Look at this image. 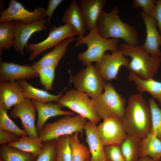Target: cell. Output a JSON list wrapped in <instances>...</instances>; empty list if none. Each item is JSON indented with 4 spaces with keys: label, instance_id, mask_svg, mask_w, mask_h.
<instances>
[{
    "label": "cell",
    "instance_id": "6da1fadb",
    "mask_svg": "<svg viewBox=\"0 0 161 161\" xmlns=\"http://www.w3.org/2000/svg\"><path fill=\"white\" fill-rule=\"evenodd\" d=\"M120 120L127 134L142 139L150 133L151 109L141 94H133L129 97Z\"/></svg>",
    "mask_w": 161,
    "mask_h": 161
},
{
    "label": "cell",
    "instance_id": "7a4b0ae2",
    "mask_svg": "<svg viewBox=\"0 0 161 161\" xmlns=\"http://www.w3.org/2000/svg\"><path fill=\"white\" fill-rule=\"evenodd\" d=\"M118 6L115 5L109 13L103 10L98 19L96 28L99 34L106 39L121 38L127 44L139 45V32L130 24L123 22L119 15Z\"/></svg>",
    "mask_w": 161,
    "mask_h": 161
},
{
    "label": "cell",
    "instance_id": "3957f363",
    "mask_svg": "<svg viewBox=\"0 0 161 161\" xmlns=\"http://www.w3.org/2000/svg\"><path fill=\"white\" fill-rule=\"evenodd\" d=\"M119 49L131 58L126 68L130 72L143 80L153 79L160 66L161 57L151 56L142 45L120 43Z\"/></svg>",
    "mask_w": 161,
    "mask_h": 161
},
{
    "label": "cell",
    "instance_id": "277c9868",
    "mask_svg": "<svg viewBox=\"0 0 161 161\" xmlns=\"http://www.w3.org/2000/svg\"><path fill=\"white\" fill-rule=\"evenodd\" d=\"M89 32L86 36L82 38L77 37L73 47H78L83 44L87 46L86 50L79 53L77 55L78 59L84 65L98 61L107 51L113 52L119 49V39L103 38L99 34L96 28Z\"/></svg>",
    "mask_w": 161,
    "mask_h": 161
},
{
    "label": "cell",
    "instance_id": "5b68a950",
    "mask_svg": "<svg viewBox=\"0 0 161 161\" xmlns=\"http://www.w3.org/2000/svg\"><path fill=\"white\" fill-rule=\"evenodd\" d=\"M104 89V92L94 100L98 114L103 120L112 117L121 120L126 108L125 99L109 82L106 83Z\"/></svg>",
    "mask_w": 161,
    "mask_h": 161
},
{
    "label": "cell",
    "instance_id": "8992f818",
    "mask_svg": "<svg viewBox=\"0 0 161 161\" xmlns=\"http://www.w3.org/2000/svg\"><path fill=\"white\" fill-rule=\"evenodd\" d=\"M72 116L66 115L56 121L46 124L38 132L39 138L42 142H46L62 136L71 135L77 132L82 134L86 119L79 115Z\"/></svg>",
    "mask_w": 161,
    "mask_h": 161
},
{
    "label": "cell",
    "instance_id": "52a82bcc",
    "mask_svg": "<svg viewBox=\"0 0 161 161\" xmlns=\"http://www.w3.org/2000/svg\"><path fill=\"white\" fill-rule=\"evenodd\" d=\"M85 93L74 89H69L57 102L60 106L69 108L96 125L101 118L95 109L94 100Z\"/></svg>",
    "mask_w": 161,
    "mask_h": 161
},
{
    "label": "cell",
    "instance_id": "ba28073f",
    "mask_svg": "<svg viewBox=\"0 0 161 161\" xmlns=\"http://www.w3.org/2000/svg\"><path fill=\"white\" fill-rule=\"evenodd\" d=\"M70 82L77 90L86 93L93 100L102 93L106 83L95 66L91 64H87L85 68L74 75L71 76Z\"/></svg>",
    "mask_w": 161,
    "mask_h": 161
},
{
    "label": "cell",
    "instance_id": "9c48e42d",
    "mask_svg": "<svg viewBox=\"0 0 161 161\" xmlns=\"http://www.w3.org/2000/svg\"><path fill=\"white\" fill-rule=\"evenodd\" d=\"M48 34L47 38L43 41L37 43H30L26 47L28 51L31 52L28 61H33L41 53L55 47L64 40L79 35L75 28L68 24L58 27L53 26Z\"/></svg>",
    "mask_w": 161,
    "mask_h": 161
},
{
    "label": "cell",
    "instance_id": "30bf717a",
    "mask_svg": "<svg viewBox=\"0 0 161 161\" xmlns=\"http://www.w3.org/2000/svg\"><path fill=\"white\" fill-rule=\"evenodd\" d=\"M45 9L35 7L33 11L27 10L23 4L15 0H11L8 7L0 12V23L18 21L24 24H30L43 20Z\"/></svg>",
    "mask_w": 161,
    "mask_h": 161
},
{
    "label": "cell",
    "instance_id": "8fae6325",
    "mask_svg": "<svg viewBox=\"0 0 161 161\" xmlns=\"http://www.w3.org/2000/svg\"><path fill=\"white\" fill-rule=\"evenodd\" d=\"M37 109L33 100L25 98L12 109L10 114L14 118H19L27 135L33 138H39L35 122Z\"/></svg>",
    "mask_w": 161,
    "mask_h": 161
},
{
    "label": "cell",
    "instance_id": "7c38bea8",
    "mask_svg": "<svg viewBox=\"0 0 161 161\" xmlns=\"http://www.w3.org/2000/svg\"><path fill=\"white\" fill-rule=\"evenodd\" d=\"M130 60L118 49L111 55L105 53L95 66L105 81H110L117 78L120 67L126 68Z\"/></svg>",
    "mask_w": 161,
    "mask_h": 161
},
{
    "label": "cell",
    "instance_id": "4fadbf2b",
    "mask_svg": "<svg viewBox=\"0 0 161 161\" xmlns=\"http://www.w3.org/2000/svg\"><path fill=\"white\" fill-rule=\"evenodd\" d=\"M97 127L104 146L120 145L127 135L120 120L117 118L112 117L104 120Z\"/></svg>",
    "mask_w": 161,
    "mask_h": 161
},
{
    "label": "cell",
    "instance_id": "5bb4252c",
    "mask_svg": "<svg viewBox=\"0 0 161 161\" xmlns=\"http://www.w3.org/2000/svg\"><path fill=\"white\" fill-rule=\"evenodd\" d=\"M48 18L30 24H24L18 21H15V36L13 47L16 51L24 56V49L28 45L29 39L34 32L46 30L45 24Z\"/></svg>",
    "mask_w": 161,
    "mask_h": 161
},
{
    "label": "cell",
    "instance_id": "9a60e30c",
    "mask_svg": "<svg viewBox=\"0 0 161 161\" xmlns=\"http://www.w3.org/2000/svg\"><path fill=\"white\" fill-rule=\"evenodd\" d=\"M38 77V73L34 70L31 66L5 62L0 59V82L26 80Z\"/></svg>",
    "mask_w": 161,
    "mask_h": 161
},
{
    "label": "cell",
    "instance_id": "2e32d148",
    "mask_svg": "<svg viewBox=\"0 0 161 161\" xmlns=\"http://www.w3.org/2000/svg\"><path fill=\"white\" fill-rule=\"evenodd\" d=\"M146 30V36L145 41L142 45L144 49L152 56L161 57L160 46H161V35L156 28V23L152 16L140 12Z\"/></svg>",
    "mask_w": 161,
    "mask_h": 161
},
{
    "label": "cell",
    "instance_id": "e0dca14e",
    "mask_svg": "<svg viewBox=\"0 0 161 161\" xmlns=\"http://www.w3.org/2000/svg\"><path fill=\"white\" fill-rule=\"evenodd\" d=\"M22 90L17 81L0 82V108L7 111L23 101Z\"/></svg>",
    "mask_w": 161,
    "mask_h": 161
},
{
    "label": "cell",
    "instance_id": "ac0fdd59",
    "mask_svg": "<svg viewBox=\"0 0 161 161\" xmlns=\"http://www.w3.org/2000/svg\"><path fill=\"white\" fill-rule=\"evenodd\" d=\"M83 129L91 155L90 161H107L105 154V146L98 134L96 125L90 121H86Z\"/></svg>",
    "mask_w": 161,
    "mask_h": 161
},
{
    "label": "cell",
    "instance_id": "d6986e66",
    "mask_svg": "<svg viewBox=\"0 0 161 161\" xmlns=\"http://www.w3.org/2000/svg\"><path fill=\"white\" fill-rule=\"evenodd\" d=\"M76 40L74 37L66 39L55 47L52 51L44 53L39 60L33 62L31 66L36 71L45 67H57L65 55L69 44Z\"/></svg>",
    "mask_w": 161,
    "mask_h": 161
},
{
    "label": "cell",
    "instance_id": "ffe728a7",
    "mask_svg": "<svg viewBox=\"0 0 161 161\" xmlns=\"http://www.w3.org/2000/svg\"><path fill=\"white\" fill-rule=\"evenodd\" d=\"M106 0H79L86 29L89 31L96 28L99 18L103 10Z\"/></svg>",
    "mask_w": 161,
    "mask_h": 161
},
{
    "label": "cell",
    "instance_id": "44dd1931",
    "mask_svg": "<svg viewBox=\"0 0 161 161\" xmlns=\"http://www.w3.org/2000/svg\"><path fill=\"white\" fill-rule=\"evenodd\" d=\"M33 101L38 113V120L36 125L38 132L43 128L47 120L51 117L59 115H75L73 112L62 110L57 102L54 103L52 102L43 103L35 100Z\"/></svg>",
    "mask_w": 161,
    "mask_h": 161
},
{
    "label": "cell",
    "instance_id": "7402d4cb",
    "mask_svg": "<svg viewBox=\"0 0 161 161\" xmlns=\"http://www.w3.org/2000/svg\"><path fill=\"white\" fill-rule=\"evenodd\" d=\"M61 21L69 24L76 30L78 33V38L83 37L86 32L84 18L79 4L76 0H72L66 8Z\"/></svg>",
    "mask_w": 161,
    "mask_h": 161
},
{
    "label": "cell",
    "instance_id": "603a6c76",
    "mask_svg": "<svg viewBox=\"0 0 161 161\" xmlns=\"http://www.w3.org/2000/svg\"><path fill=\"white\" fill-rule=\"evenodd\" d=\"M22 89L24 97L36 100L39 102L47 103L55 101L58 102L63 95L64 88L57 95H53L45 90L34 87L29 84L26 80L17 81Z\"/></svg>",
    "mask_w": 161,
    "mask_h": 161
},
{
    "label": "cell",
    "instance_id": "cb8c5ba5",
    "mask_svg": "<svg viewBox=\"0 0 161 161\" xmlns=\"http://www.w3.org/2000/svg\"><path fill=\"white\" fill-rule=\"evenodd\" d=\"M129 81L133 82L137 89L140 92H147L149 93L153 99L159 102L161 106V82L153 79H142L134 73L129 72L128 75Z\"/></svg>",
    "mask_w": 161,
    "mask_h": 161
},
{
    "label": "cell",
    "instance_id": "d4e9b609",
    "mask_svg": "<svg viewBox=\"0 0 161 161\" xmlns=\"http://www.w3.org/2000/svg\"><path fill=\"white\" fill-rule=\"evenodd\" d=\"M149 157L154 161L161 158V140L149 133L141 141L139 157Z\"/></svg>",
    "mask_w": 161,
    "mask_h": 161
},
{
    "label": "cell",
    "instance_id": "484cf974",
    "mask_svg": "<svg viewBox=\"0 0 161 161\" xmlns=\"http://www.w3.org/2000/svg\"><path fill=\"white\" fill-rule=\"evenodd\" d=\"M42 142L39 138L35 139L28 135H24L20 137L17 141L8 143L7 145L38 156L44 147Z\"/></svg>",
    "mask_w": 161,
    "mask_h": 161
},
{
    "label": "cell",
    "instance_id": "4316f807",
    "mask_svg": "<svg viewBox=\"0 0 161 161\" xmlns=\"http://www.w3.org/2000/svg\"><path fill=\"white\" fill-rule=\"evenodd\" d=\"M141 139L127 134L120 145L126 161H137L139 157Z\"/></svg>",
    "mask_w": 161,
    "mask_h": 161
},
{
    "label": "cell",
    "instance_id": "83f0119b",
    "mask_svg": "<svg viewBox=\"0 0 161 161\" xmlns=\"http://www.w3.org/2000/svg\"><path fill=\"white\" fill-rule=\"evenodd\" d=\"M0 156L1 161H35L38 157L7 145L1 147Z\"/></svg>",
    "mask_w": 161,
    "mask_h": 161
},
{
    "label": "cell",
    "instance_id": "f1b7e54d",
    "mask_svg": "<svg viewBox=\"0 0 161 161\" xmlns=\"http://www.w3.org/2000/svg\"><path fill=\"white\" fill-rule=\"evenodd\" d=\"M15 22L14 21L0 23V52L13 46L15 38Z\"/></svg>",
    "mask_w": 161,
    "mask_h": 161
},
{
    "label": "cell",
    "instance_id": "f546056e",
    "mask_svg": "<svg viewBox=\"0 0 161 161\" xmlns=\"http://www.w3.org/2000/svg\"><path fill=\"white\" fill-rule=\"evenodd\" d=\"M79 133L77 132L70 136L72 161H86L90 159L89 150L83 143L80 141L78 138Z\"/></svg>",
    "mask_w": 161,
    "mask_h": 161
},
{
    "label": "cell",
    "instance_id": "4dcf8cb0",
    "mask_svg": "<svg viewBox=\"0 0 161 161\" xmlns=\"http://www.w3.org/2000/svg\"><path fill=\"white\" fill-rule=\"evenodd\" d=\"M148 103L151 109V128L150 133L161 140V108L153 98H150Z\"/></svg>",
    "mask_w": 161,
    "mask_h": 161
},
{
    "label": "cell",
    "instance_id": "1f68e13d",
    "mask_svg": "<svg viewBox=\"0 0 161 161\" xmlns=\"http://www.w3.org/2000/svg\"><path fill=\"white\" fill-rule=\"evenodd\" d=\"M70 135L58 137L56 141V161H72L70 145Z\"/></svg>",
    "mask_w": 161,
    "mask_h": 161
},
{
    "label": "cell",
    "instance_id": "d6a6232c",
    "mask_svg": "<svg viewBox=\"0 0 161 161\" xmlns=\"http://www.w3.org/2000/svg\"><path fill=\"white\" fill-rule=\"evenodd\" d=\"M7 111L0 108V129L13 133L19 137L27 135L24 129L20 128L9 117Z\"/></svg>",
    "mask_w": 161,
    "mask_h": 161
},
{
    "label": "cell",
    "instance_id": "836d02e7",
    "mask_svg": "<svg viewBox=\"0 0 161 161\" xmlns=\"http://www.w3.org/2000/svg\"><path fill=\"white\" fill-rule=\"evenodd\" d=\"M41 153L35 161H56V141L46 142Z\"/></svg>",
    "mask_w": 161,
    "mask_h": 161
},
{
    "label": "cell",
    "instance_id": "e575fe53",
    "mask_svg": "<svg viewBox=\"0 0 161 161\" xmlns=\"http://www.w3.org/2000/svg\"><path fill=\"white\" fill-rule=\"evenodd\" d=\"M55 69L54 67H46L37 71L39 75L41 83L47 90L52 89V85L55 76Z\"/></svg>",
    "mask_w": 161,
    "mask_h": 161
},
{
    "label": "cell",
    "instance_id": "d590c367",
    "mask_svg": "<svg viewBox=\"0 0 161 161\" xmlns=\"http://www.w3.org/2000/svg\"><path fill=\"white\" fill-rule=\"evenodd\" d=\"M104 152L107 161H126L120 145L105 146Z\"/></svg>",
    "mask_w": 161,
    "mask_h": 161
},
{
    "label": "cell",
    "instance_id": "8d00e7d4",
    "mask_svg": "<svg viewBox=\"0 0 161 161\" xmlns=\"http://www.w3.org/2000/svg\"><path fill=\"white\" fill-rule=\"evenodd\" d=\"M157 2L156 0H134L132 4L134 9L141 7L143 12L148 15L151 16Z\"/></svg>",
    "mask_w": 161,
    "mask_h": 161
},
{
    "label": "cell",
    "instance_id": "74e56055",
    "mask_svg": "<svg viewBox=\"0 0 161 161\" xmlns=\"http://www.w3.org/2000/svg\"><path fill=\"white\" fill-rule=\"evenodd\" d=\"M19 137L12 132L0 129V144L13 143L18 140Z\"/></svg>",
    "mask_w": 161,
    "mask_h": 161
},
{
    "label": "cell",
    "instance_id": "f35d334b",
    "mask_svg": "<svg viewBox=\"0 0 161 161\" xmlns=\"http://www.w3.org/2000/svg\"><path fill=\"white\" fill-rule=\"evenodd\" d=\"M63 0H49L48 1L47 9L46 10L45 16H48L47 23L50 24L52 14L57 7L63 1Z\"/></svg>",
    "mask_w": 161,
    "mask_h": 161
},
{
    "label": "cell",
    "instance_id": "ab89813d",
    "mask_svg": "<svg viewBox=\"0 0 161 161\" xmlns=\"http://www.w3.org/2000/svg\"><path fill=\"white\" fill-rule=\"evenodd\" d=\"M151 16L156 21L161 35V0H157Z\"/></svg>",
    "mask_w": 161,
    "mask_h": 161
},
{
    "label": "cell",
    "instance_id": "60d3db41",
    "mask_svg": "<svg viewBox=\"0 0 161 161\" xmlns=\"http://www.w3.org/2000/svg\"><path fill=\"white\" fill-rule=\"evenodd\" d=\"M137 161H154L152 158L149 157H140Z\"/></svg>",
    "mask_w": 161,
    "mask_h": 161
},
{
    "label": "cell",
    "instance_id": "b9f144b4",
    "mask_svg": "<svg viewBox=\"0 0 161 161\" xmlns=\"http://www.w3.org/2000/svg\"><path fill=\"white\" fill-rule=\"evenodd\" d=\"M86 161H90V159H88V160H87Z\"/></svg>",
    "mask_w": 161,
    "mask_h": 161
},
{
    "label": "cell",
    "instance_id": "7bdbcfd3",
    "mask_svg": "<svg viewBox=\"0 0 161 161\" xmlns=\"http://www.w3.org/2000/svg\"><path fill=\"white\" fill-rule=\"evenodd\" d=\"M0 161H1V160H0Z\"/></svg>",
    "mask_w": 161,
    "mask_h": 161
}]
</instances>
